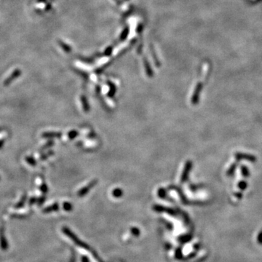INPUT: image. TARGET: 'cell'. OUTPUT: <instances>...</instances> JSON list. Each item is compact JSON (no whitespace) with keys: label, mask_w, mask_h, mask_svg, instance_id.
Listing matches in <instances>:
<instances>
[{"label":"cell","mask_w":262,"mask_h":262,"mask_svg":"<svg viewBox=\"0 0 262 262\" xmlns=\"http://www.w3.org/2000/svg\"><path fill=\"white\" fill-rule=\"evenodd\" d=\"M192 162H191V161H187L186 164H185L184 168H183V170L182 172V175H181V181L182 183L185 182V181H186V179H188L189 173V171L191 168H192Z\"/></svg>","instance_id":"6da1fadb"},{"label":"cell","mask_w":262,"mask_h":262,"mask_svg":"<svg viewBox=\"0 0 262 262\" xmlns=\"http://www.w3.org/2000/svg\"><path fill=\"white\" fill-rule=\"evenodd\" d=\"M96 183H97V181L96 180L92 181L88 185H87V186H85V187H84V188L81 189L79 191L78 195L80 196H82L85 195V194L89 192L90 189L93 188V187L94 186L95 184H96Z\"/></svg>","instance_id":"7a4b0ae2"},{"label":"cell","mask_w":262,"mask_h":262,"mask_svg":"<svg viewBox=\"0 0 262 262\" xmlns=\"http://www.w3.org/2000/svg\"><path fill=\"white\" fill-rule=\"evenodd\" d=\"M200 90H201V86H200V85H198L196 87L195 90H194V94L192 97V103H193L194 104H196V102H197L198 100H199V95H200Z\"/></svg>","instance_id":"3957f363"},{"label":"cell","mask_w":262,"mask_h":262,"mask_svg":"<svg viewBox=\"0 0 262 262\" xmlns=\"http://www.w3.org/2000/svg\"><path fill=\"white\" fill-rule=\"evenodd\" d=\"M61 135V133L46 132L42 134V136L44 138H53V137H60Z\"/></svg>","instance_id":"277c9868"},{"label":"cell","mask_w":262,"mask_h":262,"mask_svg":"<svg viewBox=\"0 0 262 262\" xmlns=\"http://www.w3.org/2000/svg\"><path fill=\"white\" fill-rule=\"evenodd\" d=\"M58 209V205L57 204H54V205H50L49 207H45V208L44 209V211H43V212L50 213V212H52V211H57Z\"/></svg>","instance_id":"5b68a950"},{"label":"cell","mask_w":262,"mask_h":262,"mask_svg":"<svg viewBox=\"0 0 262 262\" xmlns=\"http://www.w3.org/2000/svg\"><path fill=\"white\" fill-rule=\"evenodd\" d=\"M81 101H82V104H83V109L85 110V112H87L89 111V105H88V103H87V99H86L85 96L81 97Z\"/></svg>","instance_id":"8992f818"},{"label":"cell","mask_w":262,"mask_h":262,"mask_svg":"<svg viewBox=\"0 0 262 262\" xmlns=\"http://www.w3.org/2000/svg\"><path fill=\"white\" fill-rule=\"evenodd\" d=\"M26 161L28 162V164L31 165H36V160L32 157H26Z\"/></svg>","instance_id":"52a82bcc"},{"label":"cell","mask_w":262,"mask_h":262,"mask_svg":"<svg viewBox=\"0 0 262 262\" xmlns=\"http://www.w3.org/2000/svg\"><path fill=\"white\" fill-rule=\"evenodd\" d=\"M122 194V190L119 189H116L113 191V195L115 196L119 197V196H120Z\"/></svg>","instance_id":"ba28073f"},{"label":"cell","mask_w":262,"mask_h":262,"mask_svg":"<svg viewBox=\"0 0 262 262\" xmlns=\"http://www.w3.org/2000/svg\"><path fill=\"white\" fill-rule=\"evenodd\" d=\"M78 135V133L76 132L75 130H72L71 132L69 133V138H71V139H73V138H74L75 137H76Z\"/></svg>","instance_id":"9c48e42d"},{"label":"cell","mask_w":262,"mask_h":262,"mask_svg":"<svg viewBox=\"0 0 262 262\" xmlns=\"http://www.w3.org/2000/svg\"><path fill=\"white\" fill-rule=\"evenodd\" d=\"M63 208H64L66 211H71L72 208V206L70 203H63Z\"/></svg>","instance_id":"30bf717a"},{"label":"cell","mask_w":262,"mask_h":262,"mask_svg":"<svg viewBox=\"0 0 262 262\" xmlns=\"http://www.w3.org/2000/svg\"><path fill=\"white\" fill-rule=\"evenodd\" d=\"M159 195H160L161 197H163L165 195V191L163 189H160V190H159Z\"/></svg>","instance_id":"8fae6325"},{"label":"cell","mask_w":262,"mask_h":262,"mask_svg":"<svg viewBox=\"0 0 262 262\" xmlns=\"http://www.w3.org/2000/svg\"><path fill=\"white\" fill-rule=\"evenodd\" d=\"M2 144H3L2 141V140H0V148L2 147Z\"/></svg>","instance_id":"7c38bea8"}]
</instances>
